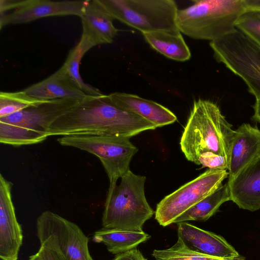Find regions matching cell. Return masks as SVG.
I'll list each match as a JSON object with an SVG mask.
<instances>
[{"instance_id": "83f0119b", "label": "cell", "mask_w": 260, "mask_h": 260, "mask_svg": "<svg viewBox=\"0 0 260 260\" xmlns=\"http://www.w3.org/2000/svg\"><path fill=\"white\" fill-rule=\"evenodd\" d=\"M38 253L42 260H67L58 252L42 246H40Z\"/></svg>"}, {"instance_id": "2e32d148", "label": "cell", "mask_w": 260, "mask_h": 260, "mask_svg": "<svg viewBox=\"0 0 260 260\" xmlns=\"http://www.w3.org/2000/svg\"><path fill=\"white\" fill-rule=\"evenodd\" d=\"M28 95L42 100H82L87 95L72 80L62 66L47 78L23 90Z\"/></svg>"}, {"instance_id": "5bb4252c", "label": "cell", "mask_w": 260, "mask_h": 260, "mask_svg": "<svg viewBox=\"0 0 260 260\" xmlns=\"http://www.w3.org/2000/svg\"><path fill=\"white\" fill-rule=\"evenodd\" d=\"M231 201L240 208L260 209V158L250 164L227 182Z\"/></svg>"}, {"instance_id": "6da1fadb", "label": "cell", "mask_w": 260, "mask_h": 260, "mask_svg": "<svg viewBox=\"0 0 260 260\" xmlns=\"http://www.w3.org/2000/svg\"><path fill=\"white\" fill-rule=\"evenodd\" d=\"M156 126L117 105L110 94L88 95L49 127V137L72 135H114L130 138Z\"/></svg>"}, {"instance_id": "ac0fdd59", "label": "cell", "mask_w": 260, "mask_h": 260, "mask_svg": "<svg viewBox=\"0 0 260 260\" xmlns=\"http://www.w3.org/2000/svg\"><path fill=\"white\" fill-rule=\"evenodd\" d=\"M110 95L119 106L143 117L156 127L172 124L177 120L176 116L171 111L154 101L123 92H116Z\"/></svg>"}, {"instance_id": "30bf717a", "label": "cell", "mask_w": 260, "mask_h": 260, "mask_svg": "<svg viewBox=\"0 0 260 260\" xmlns=\"http://www.w3.org/2000/svg\"><path fill=\"white\" fill-rule=\"evenodd\" d=\"M227 170L208 169L193 180L166 196L157 205L155 219L162 226L175 220L222 185Z\"/></svg>"}, {"instance_id": "1f68e13d", "label": "cell", "mask_w": 260, "mask_h": 260, "mask_svg": "<svg viewBox=\"0 0 260 260\" xmlns=\"http://www.w3.org/2000/svg\"><path fill=\"white\" fill-rule=\"evenodd\" d=\"M28 260H42L40 257L38 253H36V254L32 255L29 256Z\"/></svg>"}, {"instance_id": "e0dca14e", "label": "cell", "mask_w": 260, "mask_h": 260, "mask_svg": "<svg viewBox=\"0 0 260 260\" xmlns=\"http://www.w3.org/2000/svg\"><path fill=\"white\" fill-rule=\"evenodd\" d=\"M80 17L83 28L82 35L94 46L112 43L119 31L113 24V18L97 0H88Z\"/></svg>"}, {"instance_id": "8fae6325", "label": "cell", "mask_w": 260, "mask_h": 260, "mask_svg": "<svg viewBox=\"0 0 260 260\" xmlns=\"http://www.w3.org/2000/svg\"><path fill=\"white\" fill-rule=\"evenodd\" d=\"M13 184L0 175V257L17 260L23 234L12 202Z\"/></svg>"}, {"instance_id": "7402d4cb", "label": "cell", "mask_w": 260, "mask_h": 260, "mask_svg": "<svg viewBox=\"0 0 260 260\" xmlns=\"http://www.w3.org/2000/svg\"><path fill=\"white\" fill-rule=\"evenodd\" d=\"M94 46L89 40L82 35L78 44L70 51L62 66L70 77L83 92L87 95L98 96L103 93L98 88L85 83L79 72L81 59L85 53Z\"/></svg>"}, {"instance_id": "4316f807", "label": "cell", "mask_w": 260, "mask_h": 260, "mask_svg": "<svg viewBox=\"0 0 260 260\" xmlns=\"http://www.w3.org/2000/svg\"><path fill=\"white\" fill-rule=\"evenodd\" d=\"M112 260H147L142 252L137 248L115 255Z\"/></svg>"}, {"instance_id": "5b68a950", "label": "cell", "mask_w": 260, "mask_h": 260, "mask_svg": "<svg viewBox=\"0 0 260 260\" xmlns=\"http://www.w3.org/2000/svg\"><path fill=\"white\" fill-rule=\"evenodd\" d=\"M80 101L48 100L0 118L1 143L20 146L44 141L49 137L48 132L51 124Z\"/></svg>"}, {"instance_id": "9c48e42d", "label": "cell", "mask_w": 260, "mask_h": 260, "mask_svg": "<svg viewBox=\"0 0 260 260\" xmlns=\"http://www.w3.org/2000/svg\"><path fill=\"white\" fill-rule=\"evenodd\" d=\"M37 236L42 246L61 254L67 260H93L88 239L76 223L50 211L37 219Z\"/></svg>"}, {"instance_id": "9a60e30c", "label": "cell", "mask_w": 260, "mask_h": 260, "mask_svg": "<svg viewBox=\"0 0 260 260\" xmlns=\"http://www.w3.org/2000/svg\"><path fill=\"white\" fill-rule=\"evenodd\" d=\"M260 158V130L243 123L236 131L230 158L229 179Z\"/></svg>"}, {"instance_id": "d4e9b609", "label": "cell", "mask_w": 260, "mask_h": 260, "mask_svg": "<svg viewBox=\"0 0 260 260\" xmlns=\"http://www.w3.org/2000/svg\"><path fill=\"white\" fill-rule=\"evenodd\" d=\"M236 28L260 45V11L244 12L236 22Z\"/></svg>"}, {"instance_id": "cb8c5ba5", "label": "cell", "mask_w": 260, "mask_h": 260, "mask_svg": "<svg viewBox=\"0 0 260 260\" xmlns=\"http://www.w3.org/2000/svg\"><path fill=\"white\" fill-rule=\"evenodd\" d=\"M152 255L155 260H245V257L241 255L225 259L201 254L187 248L178 241L167 249L154 250Z\"/></svg>"}, {"instance_id": "f546056e", "label": "cell", "mask_w": 260, "mask_h": 260, "mask_svg": "<svg viewBox=\"0 0 260 260\" xmlns=\"http://www.w3.org/2000/svg\"><path fill=\"white\" fill-rule=\"evenodd\" d=\"M246 11H260V0H244Z\"/></svg>"}, {"instance_id": "ffe728a7", "label": "cell", "mask_w": 260, "mask_h": 260, "mask_svg": "<svg viewBox=\"0 0 260 260\" xmlns=\"http://www.w3.org/2000/svg\"><path fill=\"white\" fill-rule=\"evenodd\" d=\"M151 236L144 232L102 229L93 234V241L102 243L108 251L114 254L123 253L149 240Z\"/></svg>"}, {"instance_id": "7c38bea8", "label": "cell", "mask_w": 260, "mask_h": 260, "mask_svg": "<svg viewBox=\"0 0 260 260\" xmlns=\"http://www.w3.org/2000/svg\"><path fill=\"white\" fill-rule=\"evenodd\" d=\"M88 0L56 2L48 0H23L12 12L1 14L0 27L29 22L43 17L76 15L80 17Z\"/></svg>"}, {"instance_id": "484cf974", "label": "cell", "mask_w": 260, "mask_h": 260, "mask_svg": "<svg viewBox=\"0 0 260 260\" xmlns=\"http://www.w3.org/2000/svg\"><path fill=\"white\" fill-rule=\"evenodd\" d=\"M197 165H201L202 168L207 167L209 169L229 170V162L225 157L211 152L202 153Z\"/></svg>"}, {"instance_id": "3957f363", "label": "cell", "mask_w": 260, "mask_h": 260, "mask_svg": "<svg viewBox=\"0 0 260 260\" xmlns=\"http://www.w3.org/2000/svg\"><path fill=\"white\" fill-rule=\"evenodd\" d=\"M120 183L110 184L102 218V229L143 231L145 222L154 213L145 194V176L131 170Z\"/></svg>"}, {"instance_id": "277c9868", "label": "cell", "mask_w": 260, "mask_h": 260, "mask_svg": "<svg viewBox=\"0 0 260 260\" xmlns=\"http://www.w3.org/2000/svg\"><path fill=\"white\" fill-rule=\"evenodd\" d=\"M178 10L179 31L196 40H218L237 30L236 22L246 11L244 0H194Z\"/></svg>"}, {"instance_id": "4fadbf2b", "label": "cell", "mask_w": 260, "mask_h": 260, "mask_svg": "<svg viewBox=\"0 0 260 260\" xmlns=\"http://www.w3.org/2000/svg\"><path fill=\"white\" fill-rule=\"evenodd\" d=\"M178 241L187 248L201 254L221 258L240 256L233 246L220 235L186 222L177 223Z\"/></svg>"}, {"instance_id": "4dcf8cb0", "label": "cell", "mask_w": 260, "mask_h": 260, "mask_svg": "<svg viewBox=\"0 0 260 260\" xmlns=\"http://www.w3.org/2000/svg\"><path fill=\"white\" fill-rule=\"evenodd\" d=\"M254 114L252 117V120L260 123V98L255 99L253 105Z\"/></svg>"}, {"instance_id": "d6986e66", "label": "cell", "mask_w": 260, "mask_h": 260, "mask_svg": "<svg viewBox=\"0 0 260 260\" xmlns=\"http://www.w3.org/2000/svg\"><path fill=\"white\" fill-rule=\"evenodd\" d=\"M146 42L166 57L179 61L190 59L191 53L179 29L142 34Z\"/></svg>"}, {"instance_id": "44dd1931", "label": "cell", "mask_w": 260, "mask_h": 260, "mask_svg": "<svg viewBox=\"0 0 260 260\" xmlns=\"http://www.w3.org/2000/svg\"><path fill=\"white\" fill-rule=\"evenodd\" d=\"M231 201L226 182L177 218L174 223L187 221H205L218 211L220 206Z\"/></svg>"}, {"instance_id": "7a4b0ae2", "label": "cell", "mask_w": 260, "mask_h": 260, "mask_svg": "<svg viewBox=\"0 0 260 260\" xmlns=\"http://www.w3.org/2000/svg\"><path fill=\"white\" fill-rule=\"evenodd\" d=\"M235 135L232 125L213 102L194 101L180 141L186 159L196 165L200 155L207 152L225 157L229 162Z\"/></svg>"}, {"instance_id": "52a82bcc", "label": "cell", "mask_w": 260, "mask_h": 260, "mask_svg": "<svg viewBox=\"0 0 260 260\" xmlns=\"http://www.w3.org/2000/svg\"><path fill=\"white\" fill-rule=\"evenodd\" d=\"M209 45L216 60L242 79L255 99L260 98V45L237 29Z\"/></svg>"}, {"instance_id": "f1b7e54d", "label": "cell", "mask_w": 260, "mask_h": 260, "mask_svg": "<svg viewBox=\"0 0 260 260\" xmlns=\"http://www.w3.org/2000/svg\"><path fill=\"white\" fill-rule=\"evenodd\" d=\"M23 0H1L0 1V13L1 14H4V13L10 10L16 9L19 7L22 3Z\"/></svg>"}, {"instance_id": "603a6c76", "label": "cell", "mask_w": 260, "mask_h": 260, "mask_svg": "<svg viewBox=\"0 0 260 260\" xmlns=\"http://www.w3.org/2000/svg\"><path fill=\"white\" fill-rule=\"evenodd\" d=\"M48 100H42L27 95L23 90L0 92V118L5 117L28 107Z\"/></svg>"}, {"instance_id": "8992f818", "label": "cell", "mask_w": 260, "mask_h": 260, "mask_svg": "<svg viewBox=\"0 0 260 260\" xmlns=\"http://www.w3.org/2000/svg\"><path fill=\"white\" fill-rule=\"evenodd\" d=\"M113 18L142 34L178 30L173 0H97Z\"/></svg>"}, {"instance_id": "ba28073f", "label": "cell", "mask_w": 260, "mask_h": 260, "mask_svg": "<svg viewBox=\"0 0 260 260\" xmlns=\"http://www.w3.org/2000/svg\"><path fill=\"white\" fill-rule=\"evenodd\" d=\"M57 140L61 146L78 148L98 157L110 184L117 183L130 170L131 161L138 151L129 138L118 136L72 135L61 136Z\"/></svg>"}]
</instances>
